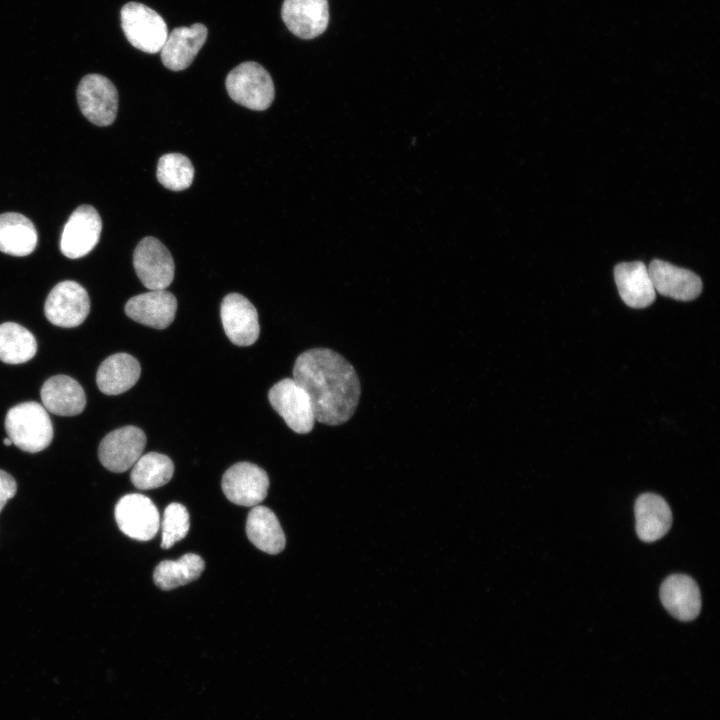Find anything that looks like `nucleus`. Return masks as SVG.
I'll return each instance as SVG.
<instances>
[{
	"instance_id": "24",
	"label": "nucleus",
	"mask_w": 720,
	"mask_h": 720,
	"mask_svg": "<svg viewBox=\"0 0 720 720\" xmlns=\"http://www.w3.org/2000/svg\"><path fill=\"white\" fill-rule=\"evenodd\" d=\"M38 241L34 224L15 212L0 214V251L12 256L31 254Z\"/></svg>"
},
{
	"instance_id": "2",
	"label": "nucleus",
	"mask_w": 720,
	"mask_h": 720,
	"mask_svg": "<svg viewBox=\"0 0 720 720\" xmlns=\"http://www.w3.org/2000/svg\"><path fill=\"white\" fill-rule=\"evenodd\" d=\"M8 438L19 449L37 453L53 439V426L47 410L37 402H24L12 407L5 418Z\"/></svg>"
},
{
	"instance_id": "3",
	"label": "nucleus",
	"mask_w": 720,
	"mask_h": 720,
	"mask_svg": "<svg viewBox=\"0 0 720 720\" xmlns=\"http://www.w3.org/2000/svg\"><path fill=\"white\" fill-rule=\"evenodd\" d=\"M230 98L251 110L262 111L274 100V83L267 70L257 62L248 61L232 69L225 81Z\"/></svg>"
},
{
	"instance_id": "17",
	"label": "nucleus",
	"mask_w": 720,
	"mask_h": 720,
	"mask_svg": "<svg viewBox=\"0 0 720 720\" xmlns=\"http://www.w3.org/2000/svg\"><path fill=\"white\" fill-rule=\"evenodd\" d=\"M207 27L201 23L173 29L160 50L164 66L172 71L187 68L207 39Z\"/></svg>"
},
{
	"instance_id": "7",
	"label": "nucleus",
	"mask_w": 720,
	"mask_h": 720,
	"mask_svg": "<svg viewBox=\"0 0 720 720\" xmlns=\"http://www.w3.org/2000/svg\"><path fill=\"white\" fill-rule=\"evenodd\" d=\"M133 265L142 284L150 290H165L175 272L174 260L166 246L157 238H143L133 253Z\"/></svg>"
},
{
	"instance_id": "18",
	"label": "nucleus",
	"mask_w": 720,
	"mask_h": 720,
	"mask_svg": "<svg viewBox=\"0 0 720 720\" xmlns=\"http://www.w3.org/2000/svg\"><path fill=\"white\" fill-rule=\"evenodd\" d=\"M664 608L676 619L691 621L701 610V595L697 583L688 575L668 576L660 587Z\"/></svg>"
},
{
	"instance_id": "15",
	"label": "nucleus",
	"mask_w": 720,
	"mask_h": 720,
	"mask_svg": "<svg viewBox=\"0 0 720 720\" xmlns=\"http://www.w3.org/2000/svg\"><path fill=\"white\" fill-rule=\"evenodd\" d=\"M176 310V297L167 290H151L133 296L125 305L129 318L155 329L167 328L173 322Z\"/></svg>"
},
{
	"instance_id": "22",
	"label": "nucleus",
	"mask_w": 720,
	"mask_h": 720,
	"mask_svg": "<svg viewBox=\"0 0 720 720\" xmlns=\"http://www.w3.org/2000/svg\"><path fill=\"white\" fill-rule=\"evenodd\" d=\"M140 374L141 367L135 357L127 353H116L100 364L96 383L102 393L118 395L133 387Z\"/></svg>"
},
{
	"instance_id": "28",
	"label": "nucleus",
	"mask_w": 720,
	"mask_h": 720,
	"mask_svg": "<svg viewBox=\"0 0 720 720\" xmlns=\"http://www.w3.org/2000/svg\"><path fill=\"white\" fill-rule=\"evenodd\" d=\"M156 176L159 183L172 191L189 188L194 179V167L189 158L180 153H168L160 157Z\"/></svg>"
},
{
	"instance_id": "19",
	"label": "nucleus",
	"mask_w": 720,
	"mask_h": 720,
	"mask_svg": "<svg viewBox=\"0 0 720 720\" xmlns=\"http://www.w3.org/2000/svg\"><path fill=\"white\" fill-rule=\"evenodd\" d=\"M614 278L618 292L626 305L645 308L656 297L648 267L640 261L620 263L615 266Z\"/></svg>"
},
{
	"instance_id": "25",
	"label": "nucleus",
	"mask_w": 720,
	"mask_h": 720,
	"mask_svg": "<svg viewBox=\"0 0 720 720\" xmlns=\"http://www.w3.org/2000/svg\"><path fill=\"white\" fill-rule=\"evenodd\" d=\"M204 567L199 555L187 553L177 560L161 561L154 570L153 580L160 589L172 590L198 579Z\"/></svg>"
},
{
	"instance_id": "1",
	"label": "nucleus",
	"mask_w": 720,
	"mask_h": 720,
	"mask_svg": "<svg viewBox=\"0 0 720 720\" xmlns=\"http://www.w3.org/2000/svg\"><path fill=\"white\" fill-rule=\"evenodd\" d=\"M293 379L308 394L315 420L337 426L355 413L361 385L354 367L341 354L329 348H313L301 353L294 364Z\"/></svg>"
},
{
	"instance_id": "27",
	"label": "nucleus",
	"mask_w": 720,
	"mask_h": 720,
	"mask_svg": "<svg viewBox=\"0 0 720 720\" xmlns=\"http://www.w3.org/2000/svg\"><path fill=\"white\" fill-rule=\"evenodd\" d=\"M174 473L172 460L157 452L142 455L133 465L130 479L142 490L154 489L168 483Z\"/></svg>"
},
{
	"instance_id": "11",
	"label": "nucleus",
	"mask_w": 720,
	"mask_h": 720,
	"mask_svg": "<svg viewBox=\"0 0 720 720\" xmlns=\"http://www.w3.org/2000/svg\"><path fill=\"white\" fill-rule=\"evenodd\" d=\"M269 488L267 473L250 462L232 465L223 475L222 490L232 503L241 506H256L261 503Z\"/></svg>"
},
{
	"instance_id": "16",
	"label": "nucleus",
	"mask_w": 720,
	"mask_h": 720,
	"mask_svg": "<svg viewBox=\"0 0 720 720\" xmlns=\"http://www.w3.org/2000/svg\"><path fill=\"white\" fill-rule=\"evenodd\" d=\"M648 272L655 291L663 296L691 301L701 293L702 281L690 270L655 259L649 264Z\"/></svg>"
},
{
	"instance_id": "30",
	"label": "nucleus",
	"mask_w": 720,
	"mask_h": 720,
	"mask_svg": "<svg viewBox=\"0 0 720 720\" xmlns=\"http://www.w3.org/2000/svg\"><path fill=\"white\" fill-rule=\"evenodd\" d=\"M16 492L17 484L15 479L9 473L0 470V512Z\"/></svg>"
},
{
	"instance_id": "26",
	"label": "nucleus",
	"mask_w": 720,
	"mask_h": 720,
	"mask_svg": "<svg viewBox=\"0 0 720 720\" xmlns=\"http://www.w3.org/2000/svg\"><path fill=\"white\" fill-rule=\"evenodd\" d=\"M37 351L34 335L25 327L5 322L0 325V360L7 364H21L32 359Z\"/></svg>"
},
{
	"instance_id": "31",
	"label": "nucleus",
	"mask_w": 720,
	"mask_h": 720,
	"mask_svg": "<svg viewBox=\"0 0 720 720\" xmlns=\"http://www.w3.org/2000/svg\"><path fill=\"white\" fill-rule=\"evenodd\" d=\"M3 443L6 446H10L13 444L12 441L8 437L3 440Z\"/></svg>"
},
{
	"instance_id": "20",
	"label": "nucleus",
	"mask_w": 720,
	"mask_h": 720,
	"mask_svg": "<svg viewBox=\"0 0 720 720\" xmlns=\"http://www.w3.org/2000/svg\"><path fill=\"white\" fill-rule=\"evenodd\" d=\"M43 407L56 415L75 416L86 406V395L82 386L67 375H55L42 385Z\"/></svg>"
},
{
	"instance_id": "21",
	"label": "nucleus",
	"mask_w": 720,
	"mask_h": 720,
	"mask_svg": "<svg viewBox=\"0 0 720 720\" xmlns=\"http://www.w3.org/2000/svg\"><path fill=\"white\" fill-rule=\"evenodd\" d=\"M636 533L644 542L662 538L672 524V512L667 502L654 493L640 495L634 506Z\"/></svg>"
},
{
	"instance_id": "6",
	"label": "nucleus",
	"mask_w": 720,
	"mask_h": 720,
	"mask_svg": "<svg viewBox=\"0 0 720 720\" xmlns=\"http://www.w3.org/2000/svg\"><path fill=\"white\" fill-rule=\"evenodd\" d=\"M77 102L82 114L97 126L111 125L117 116L118 92L114 84L100 74L84 76L77 87Z\"/></svg>"
},
{
	"instance_id": "4",
	"label": "nucleus",
	"mask_w": 720,
	"mask_h": 720,
	"mask_svg": "<svg viewBox=\"0 0 720 720\" xmlns=\"http://www.w3.org/2000/svg\"><path fill=\"white\" fill-rule=\"evenodd\" d=\"M120 18L123 32L131 45L150 54L160 52L168 29L156 11L142 3L129 2L122 7Z\"/></svg>"
},
{
	"instance_id": "8",
	"label": "nucleus",
	"mask_w": 720,
	"mask_h": 720,
	"mask_svg": "<svg viewBox=\"0 0 720 720\" xmlns=\"http://www.w3.org/2000/svg\"><path fill=\"white\" fill-rule=\"evenodd\" d=\"M90 311V299L86 290L77 282L66 280L58 283L48 294L44 313L52 324L72 328L84 322Z\"/></svg>"
},
{
	"instance_id": "23",
	"label": "nucleus",
	"mask_w": 720,
	"mask_h": 720,
	"mask_svg": "<svg viewBox=\"0 0 720 720\" xmlns=\"http://www.w3.org/2000/svg\"><path fill=\"white\" fill-rule=\"evenodd\" d=\"M246 534L251 543L268 554L280 553L286 543L284 532L272 510L254 506L247 516Z\"/></svg>"
},
{
	"instance_id": "14",
	"label": "nucleus",
	"mask_w": 720,
	"mask_h": 720,
	"mask_svg": "<svg viewBox=\"0 0 720 720\" xmlns=\"http://www.w3.org/2000/svg\"><path fill=\"white\" fill-rule=\"evenodd\" d=\"M282 20L297 37L312 39L321 35L329 22L327 0H284Z\"/></svg>"
},
{
	"instance_id": "29",
	"label": "nucleus",
	"mask_w": 720,
	"mask_h": 720,
	"mask_svg": "<svg viewBox=\"0 0 720 720\" xmlns=\"http://www.w3.org/2000/svg\"><path fill=\"white\" fill-rule=\"evenodd\" d=\"M161 527V547L169 549L189 531L190 521L186 507L180 503H170L164 510Z\"/></svg>"
},
{
	"instance_id": "10",
	"label": "nucleus",
	"mask_w": 720,
	"mask_h": 720,
	"mask_svg": "<svg viewBox=\"0 0 720 720\" xmlns=\"http://www.w3.org/2000/svg\"><path fill=\"white\" fill-rule=\"evenodd\" d=\"M146 445L143 430L124 426L108 433L98 448L101 464L109 471L122 473L133 467Z\"/></svg>"
},
{
	"instance_id": "12",
	"label": "nucleus",
	"mask_w": 720,
	"mask_h": 720,
	"mask_svg": "<svg viewBox=\"0 0 720 720\" xmlns=\"http://www.w3.org/2000/svg\"><path fill=\"white\" fill-rule=\"evenodd\" d=\"M101 230L102 221L93 206L77 207L63 228L60 240L61 252L71 259L85 256L97 245Z\"/></svg>"
},
{
	"instance_id": "9",
	"label": "nucleus",
	"mask_w": 720,
	"mask_h": 720,
	"mask_svg": "<svg viewBox=\"0 0 720 720\" xmlns=\"http://www.w3.org/2000/svg\"><path fill=\"white\" fill-rule=\"evenodd\" d=\"M114 515L119 529L132 539L148 541L159 530L158 509L151 499L142 494L123 496L115 506Z\"/></svg>"
},
{
	"instance_id": "5",
	"label": "nucleus",
	"mask_w": 720,
	"mask_h": 720,
	"mask_svg": "<svg viewBox=\"0 0 720 720\" xmlns=\"http://www.w3.org/2000/svg\"><path fill=\"white\" fill-rule=\"evenodd\" d=\"M268 400L294 432L307 434L313 429L315 417L311 400L293 378H284L274 384L268 392Z\"/></svg>"
},
{
	"instance_id": "13",
	"label": "nucleus",
	"mask_w": 720,
	"mask_h": 720,
	"mask_svg": "<svg viewBox=\"0 0 720 720\" xmlns=\"http://www.w3.org/2000/svg\"><path fill=\"white\" fill-rule=\"evenodd\" d=\"M225 334L237 346L254 344L260 333L258 313L253 304L239 293L226 295L220 306Z\"/></svg>"
}]
</instances>
